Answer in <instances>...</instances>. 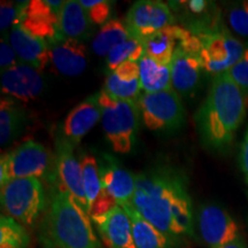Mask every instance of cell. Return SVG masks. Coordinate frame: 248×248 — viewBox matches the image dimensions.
<instances>
[{"label": "cell", "mask_w": 248, "mask_h": 248, "mask_svg": "<svg viewBox=\"0 0 248 248\" xmlns=\"http://www.w3.org/2000/svg\"><path fill=\"white\" fill-rule=\"evenodd\" d=\"M131 204L173 245L193 234V206L178 169L162 166L136 175Z\"/></svg>", "instance_id": "6da1fadb"}, {"label": "cell", "mask_w": 248, "mask_h": 248, "mask_svg": "<svg viewBox=\"0 0 248 248\" xmlns=\"http://www.w3.org/2000/svg\"><path fill=\"white\" fill-rule=\"evenodd\" d=\"M247 100L228 73L214 76L210 89L195 113V126L202 145L225 151L246 117Z\"/></svg>", "instance_id": "7a4b0ae2"}, {"label": "cell", "mask_w": 248, "mask_h": 248, "mask_svg": "<svg viewBox=\"0 0 248 248\" xmlns=\"http://www.w3.org/2000/svg\"><path fill=\"white\" fill-rule=\"evenodd\" d=\"M90 219L67 192L52 185L43 230L46 248H100Z\"/></svg>", "instance_id": "3957f363"}, {"label": "cell", "mask_w": 248, "mask_h": 248, "mask_svg": "<svg viewBox=\"0 0 248 248\" xmlns=\"http://www.w3.org/2000/svg\"><path fill=\"white\" fill-rule=\"evenodd\" d=\"M199 38V57L204 71L214 76L226 73L240 60L246 46L228 30L218 14H209L185 26Z\"/></svg>", "instance_id": "277c9868"}, {"label": "cell", "mask_w": 248, "mask_h": 248, "mask_svg": "<svg viewBox=\"0 0 248 248\" xmlns=\"http://www.w3.org/2000/svg\"><path fill=\"white\" fill-rule=\"evenodd\" d=\"M102 128L115 153L129 154L137 141L139 113L137 102L119 100L99 92Z\"/></svg>", "instance_id": "5b68a950"}, {"label": "cell", "mask_w": 248, "mask_h": 248, "mask_svg": "<svg viewBox=\"0 0 248 248\" xmlns=\"http://www.w3.org/2000/svg\"><path fill=\"white\" fill-rule=\"evenodd\" d=\"M55 157L44 145L28 140L11 153L1 155L0 161V184L5 185L17 178L53 179Z\"/></svg>", "instance_id": "8992f818"}, {"label": "cell", "mask_w": 248, "mask_h": 248, "mask_svg": "<svg viewBox=\"0 0 248 248\" xmlns=\"http://www.w3.org/2000/svg\"><path fill=\"white\" fill-rule=\"evenodd\" d=\"M1 207L20 224L32 226L46 207L44 186L38 178L12 179L1 186Z\"/></svg>", "instance_id": "52a82bcc"}, {"label": "cell", "mask_w": 248, "mask_h": 248, "mask_svg": "<svg viewBox=\"0 0 248 248\" xmlns=\"http://www.w3.org/2000/svg\"><path fill=\"white\" fill-rule=\"evenodd\" d=\"M137 106L145 126L155 132H175L184 125L185 109L178 93L173 89L144 93Z\"/></svg>", "instance_id": "ba28073f"}, {"label": "cell", "mask_w": 248, "mask_h": 248, "mask_svg": "<svg viewBox=\"0 0 248 248\" xmlns=\"http://www.w3.org/2000/svg\"><path fill=\"white\" fill-rule=\"evenodd\" d=\"M57 156H55V172L52 185L67 192L77 204L89 215V203L86 199L83 183L82 164L74 155V147L67 140L63 133H58L55 139Z\"/></svg>", "instance_id": "9c48e42d"}, {"label": "cell", "mask_w": 248, "mask_h": 248, "mask_svg": "<svg viewBox=\"0 0 248 248\" xmlns=\"http://www.w3.org/2000/svg\"><path fill=\"white\" fill-rule=\"evenodd\" d=\"M64 1L61 0H31L23 1L16 26L29 31L45 42L60 36L59 22Z\"/></svg>", "instance_id": "30bf717a"}, {"label": "cell", "mask_w": 248, "mask_h": 248, "mask_svg": "<svg viewBox=\"0 0 248 248\" xmlns=\"http://www.w3.org/2000/svg\"><path fill=\"white\" fill-rule=\"evenodd\" d=\"M197 226L201 240L210 248L224 246L240 238L239 226L228 210L216 203H206L200 207Z\"/></svg>", "instance_id": "8fae6325"}, {"label": "cell", "mask_w": 248, "mask_h": 248, "mask_svg": "<svg viewBox=\"0 0 248 248\" xmlns=\"http://www.w3.org/2000/svg\"><path fill=\"white\" fill-rule=\"evenodd\" d=\"M173 22L175 18L169 6L159 0H140L135 2L125 17L130 35L140 40L172 26Z\"/></svg>", "instance_id": "7c38bea8"}, {"label": "cell", "mask_w": 248, "mask_h": 248, "mask_svg": "<svg viewBox=\"0 0 248 248\" xmlns=\"http://www.w3.org/2000/svg\"><path fill=\"white\" fill-rule=\"evenodd\" d=\"M45 83L42 74L27 63H17L1 73V92L15 100L29 102L39 97Z\"/></svg>", "instance_id": "4fadbf2b"}, {"label": "cell", "mask_w": 248, "mask_h": 248, "mask_svg": "<svg viewBox=\"0 0 248 248\" xmlns=\"http://www.w3.org/2000/svg\"><path fill=\"white\" fill-rule=\"evenodd\" d=\"M48 45L52 68L58 74L75 77L88 66L86 47L80 40L66 38L62 35L46 42Z\"/></svg>", "instance_id": "5bb4252c"}, {"label": "cell", "mask_w": 248, "mask_h": 248, "mask_svg": "<svg viewBox=\"0 0 248 248\" xmlns=\"http://www.w3.org/2000/svg\"><path fill=\"white\" fill-rule=\"evenodd\" d=\"M101 115L98 92L84 99L71 109L64 120L62 133L67 140L76 147L86 133L91 131L93 126L101 120Z\"/></svg>", "instance_id": "9a60e30c"}, {"label": "cell", "mask_w": 248, "mask_h": 248, "mask_svg": "<svg viewBox=\"0 0 248 248\" xmlns=\"http://www.w3.org/2000/svg\"><path fill=\"white\" fill-rule=\"evenodd\" d=\"M106 248H136L130 217L121 206L92 221Z\"/></svg>", "instance_id": "2e32d148"}, {"label": "cell", "mask_w": 248, "mask_h": 248, "mask_svg": "<svg viewBox=\"0 0 248 248\" xmlns=\"http://www.w3.org/2000/svg\"><path fill=\"white\" fill-rule=\"evenodd\" d=\"M8 40L15 53L23 63L44 70L51 63L49 49L44 39L33 36L21 26H13L8 35Z\"/></svg>", "instance_id": "e0dca14e"}, {"label": "cell", "mask_w": 248, "mask_h": 248, "mask_svg": "<svg viewBox=\"0 0 248 248\" xmlns=\"http://www.w3.org/2000/svg\"><path fill=\"white\" fill-rule=\"evenodd\" d=\"M170 70L172 89L179 97H191L197 90L201 71L203 70L199 57L177 48L173 54Z\"/></svg>", "instance_id": "ac0fdd59"}, {"label": "cell", "mask_w": 248, "mask_h": 248, "mask_svg": "<svg viewBox=\"0 0 248 248\" xmlns=\"http://www.w3.org/2000/svg\"><path fill=\"white\" fill-rule=\"evenodd\" d=\"M100 178L104 188L117 201L119 206L131 202L136 191V175L120 167L108 155L100 164Z\"/></svg>", "instance_id": "d6986e66"}, {"label": "cell", "mask_w": 248, "mask_h": 248, "mask_svg": "<svg viewBox=\"0 0 248 248\" xmlns=\"http://www.w3.org/2000/svg\"><path fill=\"white\" fill-rule=\"evenodd\" d=\"M183 27L172 24L142 40L145 54L164 66L171 64Z\"/></svg>", "instance_id": "ffe728a7"}, {"label": "cell", "mask_w": 248, "mask_h": 248, "mask_svg": "<svg viewBox=\"0 0 248 248\" xmlns=\"http://www.w3.org/2000/svg\"><path fill=\"white\" fill-rule=\"evenodd\" d=\"M60 33L66 38L80 40L91 35L92 22L86 14L85 9L77 0L64 1L60 13L59 22Z\"/></svg>", "instance_id": "44dd1931"}, {"label": "cell", "mask_w": 248, "mask_h": 248, "mask_svg": "<svg viewBox=\"0 0 248 248\" xmlns=\"http://www.w3.org/2000/svg\"><path fill=\"white\" fill-rule=\"evenodd\" d=\"M121 207L125 210L131 221L136 248H172L171 241L154 225L142 218L133 208L131 202L124 203Z\"/></svg>", "instance_id": "7402d4cb"}, {"label": "cell", "mask_w": 248, "mask_h": 248, "mask_svg": "<svg viewBox=\"0 0 248 248\" xmlns=\"http://www.w3.org/2000/svg\"><path fill=\"white\" fill-rule=\"evenodd\" d=\"M27 114L15 99L2 95L0 101V144L6 147L22 132Z\"/></svg>", "instance_id": "603a6c76"}, {"label": "cell", "mask_w": 248, "mask_h": 248, "mask_svg": "<svg viewBox=\"0 0 248 248\" xmlns=\"http://www.w3.org/2000/svg\"><path fill=\"white\" fill-rule=\"evenodd\" d=\"M139 63L140 85L145 93H155L172 89L170 66H164L146 54Z\"/></svg>", "instance_id": "cb8c5ba5"}, {"label": "cell", "mask_w": 248, "mask_h": 248, "mask_svg": "<svg viewBox=\"0 0 248 248\" xmlns=\"http://www.w3.org/2000/svg\"><path fill=\"white\" fill-rule=\"evenodd\" d=\"M130 37L131 35L126 28L125 21H122L121 18H113L99 30L97 36L93 39L92 48L99 57H108V54L116 46L122 44Z\"/></svg>", "instance_id": "d4e9b609"}, {"label": "cell", "mask_w": 248, "mask_h": 248, "mask_svg": "<svg viewBox=\"0 0 248 248\" xmlns=\"http://www.w3.org/2000/svg\"><path fill=\"white\" fill-rule=\"evenodd\" d=\"M145 48L142 40L131 36L122 44L116 46L107 57V68L109 73L116 69L120 64L126 61L139 62L144 58Z\"/></svg>", "instance_id": "484cf974"}, {"label": "cell", "mask_w": 248, "mask_h": 248, "mask_svg": "<svg viewBox=\"0 0 248 248\" xmlns=\"http://www.w3.org/2000/svg\"><path fill=\"white\" fill-rule=\"evenodd\" d=\"M30 237L22 224L7 215L0 218V248H29Z\"/></svg>", "instance_id": "4316f807"}, {"label": "cell", "mask_w": 248, "mask_h": 248, "mask_svg": "<svg viewBox=\"0 0 248 248\" xmlns=\"http://www.w3.org/2000/svg\"><path fill=\"white\" fill-rule=\"evenodd\" d=\"M80 164H82L83 183H84V190L90 209L104 188L100 178V167L97 159L92 154L88 153L82 156Z\"/></svg>", "instance_id": "83f0119b"}, {"label": "cell", "mask_w": 248, "mask_h": 248, "mask_svg": "<svg viewBox=\"0 0 248 248\" xmlns=\"http://www.w3.org/2000/svg\"><path fill=\"white\" fill-rule=\"evenodd\" d=\"M140 79L126 83L120 80L113 73H109L105 79L104 88L101 91L119 100L137 101V99L140 97Z\"/></svg>", "instance_id": "f1b7e54d"}, {"label": "cell", "mask_w": 248, "mask_h": 248, "mask_svg": "<svg viewBox=\"0 0 248 248\" xmlns=\"http://www.w3.org/2000/svg\"><path fill=\"white\" fill-rule=\"evenodd\" d=\"M228 21L234 35L248 47V1L235 2L228 12Z\"/></svg>", "instance_id": "f546056e"}, {"label": "cell", "mask_w": 248, "mask_h": 248, "mask_svg": "<svg viewBox=\"0 0 248 248\" xmlns=\"http://www.w3.org/2000/svg\"><path fill=\"white\" fill-rule=\"evenodd\" d=\"M92 24L104 26L109 21L111 14V1L108 0H80Z\"/></svg>", "instance_id": "4dcf8cb0"}, {"label": "cell", "mask_w": 248, "mask_h": 248, "mask_svg": "<svg viewBox=\"0 0 248 248\" xmlns=\"http://www.w3.org/2000/svg\"><path fill=\"white\" fill-rule=\"evenodd\" d=\"M231 79L237 84L248 101V47L245 49L243 57L230 70L226 71Z\"/></svg>", "instance_id": "1f68e13d"}, {"label": "cell", "mask_w": 248, "mask_h": 248, "mask_svg": "<svg viewBox=\"0 0 248 248\" xmlns=\"http://www.w3.org/2000/svg\"><path fill=\"white\" fill-rule=\"evenodd\" d=\"M22 5L23 2L1 1V5H0V29H1V32H6L9 27L16 26Z\"/></svg>", "instance_id": "d6a6232c"}, {"label": "cell", "mask_w": 248, "mask_h": 248, "mask_svg": "<svg viewBox=\"0 0 248 248\" xmlns=\"http://www.w3.org/2000/svg\"><path fill=\"white\" fill-rule=\"evenodd\" d=\"M119 206L117 201L114 199L111 195L108 193L107 190L102 188L101 193L99 194L97 200L93 202V204L90 207L89 209V216L91 218V221L95 218H99V217L106 215L109 212H111L115 207Z\"/></svg>", "instance_id": "836d02e7"}, {"label": "cell", "mask_w": 248, "mask_h": 248, "mask_svg": "<svg viewBox=\"0 0 248 248\" xmlns=\"http://www.w3.org/2000/svg\"><path fill=\"white\" fill-rule=\"evenodd\" d=\"M17 58L14 48L9 43L8 37L5 39L1 38V42H0V69H1V73L16 66L18 63Z\"/></svg>", "instance_id": "e575fe53"}, {"label": "cell", "mask_w": 248, "mask_h": 248, "mask_svg": "<svg viewBox=\"0 0 248 248\" xmlns=\"http://www.w3.org/2000/svg\"><path fill=\"white\" fill-rule=\"evenodd\" d=\"M117 78L122 82H133V80L140 79V70H139V63L135 61H126L120 64L115 70L111 71Z\"/></svg>", "instance_id": "d590c367"}, {"label": "cell", "mask_w": 248, "mask_h": 248, "mask_svg": "<svg viewBox=\"0 0 248 248\" xmlns=\"http://www.w3.org/2000/svg\"><path fill=\"white\" fill-rule=\"evenodd\" d=\"M239 163H240L241 170H243L245 175V178H246V182L248 183V129L246 133H245L243 144H241Z\"/></svg>", "instance_id": "8d00e7d4"}, {"label": "cell", "mask_w": 248, "mask_h": 248, "mask_svg": "<svg viewBox=\"0 0 248 248\" xmlns=\"http://www.w3.org/2000/svg\"><path fill=\"white\" fill-rule=\"evenodd\" d=\"M217 248H246V246H245L243 239H241V238H238L237 240L232 241L230 244H226L224 246L217 247Z\"/></svg>", "instance_id": "74e56055"}, {"label": "cell", "mask_w": 248, "mask_h": 248, "mask_svg": "<svg viewBox=\"0 0 248 248\" xmlns=\"http://www.w3.org/2000/svg\"><path fill=\"white\" fill-rule=\"evenodd\" d=\"M100 248H101V247H100Z\"/></svg>", "instance_id": "f35d334b"}]
</instances>
